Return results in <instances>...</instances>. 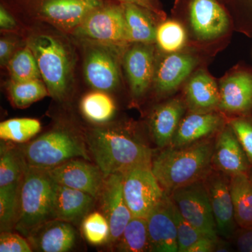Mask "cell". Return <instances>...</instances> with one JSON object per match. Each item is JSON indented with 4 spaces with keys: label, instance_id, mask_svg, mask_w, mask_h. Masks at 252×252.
Returning a JSON list of instances; mask_svg holds the SVG:
<instances>
[{
    "label": "cell",
    "instance_id": "34",
    "mask_svg": "<svg viewBox=\"0 0 252 252\" xmlns=\"http://www.w3.org/2000/svg\"><path fill=\"white\" fill-rule=\"evenodd\" d=\"M187 33L180 22L169 20L157 28L156 42L164 52L173 54L180 51L185 45Z\"/></svg>",
    "mask_w": 252,
    "mask_h": 252
},
{
    "label": "cell",
    "instance_id": "1",
    "mask_svg": "<svg viewBox=\"0 0 252 252\" xmlns=\"http://www.w3.org/2000/svg\"><path fill=\"white\" fill-rule=\"evenodd\" d=\"M85 140L89 153L104 177L124 173L139 165H152L153 151L121 127H93L86 132Z\"/></svg>",
    "mask_w": 252,
    "mask_h": 252
},
{
    "label": "cell",
    "instance_id": "33",
    "mask_svg": "<svg viewBox=\"0 0 252 252\" xmlns=\"http://www.w3.org/2000/svg\"><path fill=\"white\" fill-rule=\"evenodd\" d=\"M7 65L11 81H27L41 78L35 57L28 46L15 53Z\"/></svg>",
    "mask_w": 252,
    "mask_h": 252
},
{
    "label": "cell",
    "instance_id": "44",
    "mask_svg": "<svg viewBox=\"0 0 252 252\" xmlns=\"http://www.w3.org/2000/svg\"><path fill=\"white\" fill-rule=\"evenodd\" d=\"M250 178H251L252 182V177H250Z\"/></svg>",
    "mask_w": 252,
    "mask_h": 252
},
{
    "label": "cell",
    "instance_id": "28",
    "mask_svg": "<svg viewBox=\"0 0 252 252\" xmlns=\"http://www.w3.org/2000/svg\"><path fill=\"white\" fill-rule=\"evenodd\" d=\"M80 106L84 117L94 124L108 122L116 112L114 100L102 91L96 90L86 94L81 99Z\"/></svg>",
    "mask_w": 252,
    "mask_h": 252
},
{
    "label": "cell",
    "instance_id": "20",
    "mask_svg": "<svg viewBox=\"0 0 252 252\" xmlns=\"http://www.w3.org/2000/svg\"><path fill=\"white\" fill-rule=\"evenodd\" d=\"M219 108L230 113H245L252 109V73L238 71L220 83Z\"/></svg>",
    "mask_w": 252,
    "mask_h": 252
},
{
    "label": "cell",
    "instance_id": "43",
    "mask_svg": "<svg viewBox=\"0 0 252 252\" xmlns=\"http://www.w3.org/2000/svg\"><path fill=\"white\" fill-rule=\"evenodd\" d=\"M245 1L248 3L249 6H250V9L252 10V0H245Z\"/></svg>",
    "mask_w": 252,
    "mask_h": 252
},
{
    "label": "cell",
    "instance_id": "27",
    "mask_svg": "<svg viewBox=\"0 0 252 252\" xmlns=\"http://www.w3.org/2000/svg\"><path fill=\"white\" fill-rule=\"evenodd\" d=\"M115 245L119 252H150L147 219L132 217Z\"/></svg>",
    "mask_w": 252,
    "mask_h": 252
},
{
    "label": "cell",
    "instance_id": "12",
    "mask_svg": "<svg viewBox=\"0 0 252 252\" xmlns=\"http://www.w3.org/2000/svg\"><path fill=\"white\" fill-rule=\"evenodd\" d=\"M189 19L192 31L200 40L217 39L230 26L228 15L217 0H190Z\"/></svg>",
    "mask_w": 252,
    "mask_h": 252
},
{
    "label": "cell",
    "instance_id": "30",
    "mask_svg": "<svg viewBox=\"0 0 252 252\" xmlns=\"http://www.w3.org/2000/svg\"><path fill=\"white\" fill-rule=\"evenodd\" d=\"M8 92L14 107L19 109L26 108L49 95L45 83L41 79L27 81H11Z\"/></svg>",
    "mask_w": 252,
    "mask_h": 252
},
{
    "label": "cell",
    "instance_id": "5",
    "mask_svg": "<svg viewBox=\"0 0 252 252\" xmlns=\"http://www.w3.org/2000/svg\"><path fill=\"white\" fill-rule=\"evenodd\" d=\"M27 46L35 57L49 95L63 100L72 81L73 63L69 49L58 38L45 34L31 36Z\"/></svg>",
    "mask_w": 252,
    "mask_h": 252
},
{
    "label": "cell",
    "instance_id": "2",
    "mask_svg": "<svg viewBox=\"0 0 252 252\" xmlns=\"http://www.w3.org/2000/svg\"><path fill=\"white\" fill-rule=\"evenodd\" d=\"M215 145L204 139L183 147L168 146L153 157L152 171L167 195L207 177L211 172Z\"/></svg>",
    "mask_w": 252,
    "mask_h": 252
},
{
    "label": "cell",
    "instance_id": "37",
    "mask_svg": "<svg viewBox=\"0 0 252 252\" xmlns=\"http://www.w3.org/2000/svg\"><path fill=\"white\" fill-rule=\"evenodd\" d=\"M230 126L252 165V122L245 118H238L232 120Z\"/></svg>",
    "mask_w": 252,
    "mask_h": 252
},
{
    "label": "cell",
    "instance_id": "19",
    "mask_svg": "<svg viewBox=\"0 0 252 252\" xmlns=\"http://www.w3.org/2000/svg\"><path fill=\"white\" fill-rule=\"evenodd\" d=\"M197 59L190 54H169L160 61L155 70L154 83L159 94L175 91L193 72Z\"/></svg>",
    "mask_w": 252,
    "mask_h": 252
},
{
    "label": "cell",
    "instance_id": "41",
    "mask_svg": "<svg viewBox=\"0 0 252 252\" xmlns=\"http://www.w3.org/2000/svg\"><path fill=\"white\" fill-rule=\"evenodd\" d=\"M117 1H120L122 4L137 5L147 11H152L156 14H160V11L156 6L154 0H117Z\"/></svg>",
    "mask_w": 252,
    "mask_h": 252
},
{
    "label": "cell",
    "instance_id": "31",
    "mask_svg": "<svg viewBox=\"0 0 252 252\" xmlns=\"http://www.w3.org/2000/svg\"><path fill=\"white\" fill-rule=\"evenodd\" d=\"M41 123L31 118L8 119L0 124V138L6 142L25 144L41 130Z\"/></svg>",
    "mask_w": 252,
    "mask_h": 252
},
{
    "label": "cell",
    "instance_id": "40",
    "mask_svg": "<svg viewBox=\"0 0 252 252\" xmlns=\"http://www.w3.org/2000/svg\"><path fill=\"white\" fill-rule=\"evenodd\" d=\"M14 41L9 38H3L0 40V63L1 65H7L10 60L14 56Z\"/></svg>",
    "mask_w": 252,
    "mask_h": 252
},
{
    "label": "cell",
    "instance_id": "21",
    "mask_svg": "<svg viewBox=\"0 0 252 252\" xmlns=\"http://www.w3.org/2000/svg\"><path fill=\"white\" fill-rule=\"evenodd\" d=\"M185 110L186 104L180 99H170L154 109L149 126L158 147L164 149L170 145Z\"/></svg>",
    "mask_w": 252,
    "mask_h": 252
},
{
    "label": "cell",
    "instance_id": "15",
    "mask_svg": "<svg viewBox=\"0 0 252 252\" xmlns=\"http://www.w3.org/2000/svg\"><path fill=\"white\" fill-rule=\"evenodd\" d=\"M102 5L100 0H41L38 11L41 17L58 28L74 31Z\"/></svg>",
    "mask_w": 252,
    "mask_h": 252
},
{
    "label": "cell",
    "instance_id": "29",
    "mask_svg": "<svg viewBox=\"0 0 252 252\" xmlns=\"http://www.w3.org/2000/svg\"><path fill=\"white\" fill-rule=\"evenodd\" d=\"M5 142L0 148V187L21 182L26 168L18 147Z\"/></svg>",
    "mask_w": 252,
    "mask_h": 252
},
{
    "label": "cell",
    "instance_id": "4",
    "mask_svg": "<svg viewBox=\"0 0 252 252\" xmlns=\"http://www.w3.org/2000/svg\"><path fill=\"white\" fill-rule=\"evenodd\" d=\"M18 147L26 166L49 170L73 158L91 160L85 137L66 127H56Z\"/></svg>",
    "mask_w": 252,
    "mask_h": 252
},
{
    "label": "cell",
    "instance_id": "42",
    "mask_svg": "<svg viewBox=\"0 0 252 252\" xmlns=\"http://www.w3.org/2000/svg\"><path fill=\"white\" fill-rule=\"evenodd\" d=\"M16 21L11 15L3 6L0 8V26L1 29H13L16 26Z\"/></svg>",
    "mask_w": 252,
    "mask_h": 252
},
{
    "label": "cell",
    "instance_id": "6",
    "mask_svg": "<svg viewBox=\"0 0 252 252\" xmlns=\"http://www.w3.org/2000/svg\"><path fill=\"white\" fill-rule=\"evenodd\" d=\"M123 174L124 195L132 217L147 219L165 194L152 165L132 167Z\"/></svg>",
    "mask_w": 252,
    "mask_h": 252
},
{
    "label": "cell",
    "instance_id": "10",
    "mask_svg": "<svg viewBox=\"0 0 252 252\" xmlns=\"http://www.w3.org/2000/svg\"><path fill=\"white\" fill-rule=\"evenodd\" d=\"M97 199L101 212L110 226L109 243L116 244L132 217L124 195V174L119 172L105 177Z\"/></svg>",
    "mask_w": 252,
    "mask_h": 252
},
{
    "label": "cell",
    "instance_id": "11",
    "mask_svg": "<svg viewBox=\"0 0 252 252\" xmlns=\"http://www.w3.org/2000/svg\"><path fill=\"white\" fill-rule=\"evenodd\" d=\"M48 170L56 183L86 192L96 200L105 178L96 164L81 158L71 159Z\"/></svg>",
    "mask_w": 252,
    "mask_h": 252
},
{
    "label": "cell",
    "instance_id": "39",
    "mask_svg": "<svg viewBox=\"0 0 252 252\" xmlns=\"http://www.w3.org/2000/svg\"><path fill=\"white\" fill-rule=\"evenodd\" d=\"M238 251L252 252V228H242L236 230L233 238Z\"/></svg>",
    "mask_w": 252,
    "mask_h": 252
},
{
    "label": "cell",
    "instance_id": "8",
    "mask_svg": "<svg viewBox=\"0 0 252 252\" xmlns=\"http://www.w3.org/2000/svg\"><path fill=\"white\" fill-rule=\"evenodd\" d=\"M74 34L90 41L112 45L127 42L122 5H102L94 10L74 30Z\"/></svg>",
    "mask_w": 252,
    "mask_h": 252
},
{
    "label": "cell",
    "instance_id": "38",
    "mask_svg": "<svg viewBox=\"0 0 252 252\" xmlns=\"http://www.w3.org/2000/svg\"><path fill=\"white\" fill-rule=\"evenodd\" d=\"M32 249L27 238L13 231H2L0 235V252H31Z\"/></svg>",
    "mask_w": 252,
    "mask_h": 252
},
{
    "label": "cell",
    "instance_id": "14",
    "mask_svg": "<svg viewBox=\"0 0 252 252\" xmlns=\"http://www.w3.org/2000/svg\"><path fill=\"white\" fill-rule=\"evenodd\" d=\"M173 202L165 193L147 217L150 252H178Z\"/></svg>",
    "mask_w": 252,
    "mask_h": 252
},
{
    "label": "cell",
    "instance_id": "32",
    "mask_svg": "<svg viewBox=\"0 0 252 252\" xmlns=\"http://www.w3.org/2000/svg\"><path fill=\"white\" fill-rule=\"evenodd\" d=\"M21 183V181L18 183L0 187L1 232L13 231L14 230L18 217Z\"/></svg>",
    "mask_w": 252,
    "mask_h": 252
},
{
    "label": "cell",
    "instance_id": "3",
    "mask_svg": "<svg viewBox=\"0 0 252 252\" xmlns=\"http://www.w3.org/2000/svg\"><path fill=\"white\" fill-rule=\"evenodd\" d=\"M55 182L49 170L26 166L19 190L14 230L25 238L43 223L55 219Z\"/></svg>",
    "mask_w": 252,
    "mask_h": 252
},
{
    "label": "cell",
    "instance_id": "22",
    "mask_svg": "<svg viewBox=\"0 0 252 252\" xmlns=\"http://www.w3.org/2000/svg\"><path fill=\"white\" fill-rule=\"evenodd\" d=\"M95 200L86 192L56 183L55 219L77 224L90 213Z\"/></svg>",
    "mask_w": 252,
    "mask_h": 252
},
{
    "label": "cell",
    "instance_id": "36",
    "mask_svg": "<svg viewBox=\"0 0 252 252\" xmlns=\"http://www.w3.org/2000/svg\"><path fill=\"white\" fill-rule=\"evenodd\" d=\"M173 204L174 217L177 226L178 252H188L189 249L195 243L202 239L210 236L205 235L187 222L181 215L175 203Z\"/></svg>",
    "mask_w": 252,
    "mask_h": 252
},
{
    "label": "cell",
    "instance_id": "13",
    "mask_svg": "<svg viewBox=\"0 0 252 252\" xmlns=\"http://www.w3.org/2000/svg\"><path fill=\"white\" fill-rule=\"evenodd\" d=\"M206 187L217 233L225 239L233 238L237 223L230 194L229 182L220 173L210 172L203 180Z\"/></svg>",
    "mask_w": 252,
    "mask_h": 252
},
{
    "label": "cell",
    "instance_id": "24",
    "mask_svg": "<svg viewBox=\"0 0 252 252\" xmlns=\"http://www.w3.org/2000/svg\"><path fill=\"white\" fill-rule=\"evenodd\" d=\"M185 94L187 106L192 112H212L220 106V88L204 71H198L190 78Z\"/></svg>",
    "mask_w": 252,
    "mask_h": 252
},
{
    "label": "cell",
    "instance_id": "26",
    "mask_svg": "<svg viewBox=\"0 0 252 252\" xmlns=\"http://www.w3.org/2000/svg\"><path fill=\"white\" fill-rule=\"evenodd\" d=\"M230 194L235 218L240 228H252V182L248 174L230 177Z\"/></svg>",
    "mask_w": 252,
    "mask_h": 252
},
{
    "label": "cell",
    "instance_id": "35",
    "mask_svg": "<svg viewBox=\"0 0 252 252\" xmlns=\"http://www.w3.org/2000/svg\"><path fill=\"white\" fill-rule=\"evenodd\" d=\"M81 230L86 241L91 245L109 243L110 226L107 218L101 212L88 214L81 221Z\"/></svg>",
    "mask_w": 252,
    "mask_h": 252
},
{
    "label": "cell",
    "instance_id": "7",
    "mask_svg": "<svg viewBox=\"0 0 252 252\" xmlns=\"http://www.w3.org/2000/svg\"><path fill=\"white\" fill-rule=\"evenodd\" d=\"M169 195L187 222L205 235L219 239L211 204L203 180L177 189Z\"/></svg>",
    "mask_w": 252,
    "mask_h": 252
},
{
    "label": "cell",
    "instance_id": "25",
    "mask_svg": "<svg viewBox=\"0 0 252 252\" xmlns=\"http://www.w3.org/2000/svg\"><path fill=\"white\" fill-rule=\"evenodd\" d=\"M125 16L127 42L151 44L156 41L157 28L147 10L132 4H122Z\"/></svg>",
    "mask_w": 252,
    "mask_h": 252
},
{
    "label": "cell",
    "instance_id": "17",
    "mask_svg": "<svg viewBox=\"0 0 252 252\" xmlns=\"http://www.w3.org/2000/svg\"><path fill=\"white\" fill-rule=\"evenodd\" d=\"M72 223L59 220H49L28 235L27 240L33 251L66 252L70 251L77 235Z\"/></svg>",
    "mask_w": 252,
    "mask_h": 252
},
{
    "label": "cell",
    "instance_id": "18",
    "mask_svg": "<svg viewBox=\"0 0 252 252\" xmlns=\"http://www.w3.org/2000/svg\"><path fill=\"white\" fill-rule=\"evenodd\" d=\"M212 162L225 175L248 173L250 162L230 125L217 137Z\"/></svg>",
    "mask_w": 252,
    "mask_h": 252
},
{
    "label": "cell",
    "instance_id": "9",
    "mask_svg": "<svg viewBox=\"0 0 252 252\" xmlns=\"http://www.w3.org/2000/svg\"><path fill=\"white\" fill-rule=\"evenodd\" d=\"M86 46L84 70L88 84L104 92L117 89L120 82L117 46L93 41Z\"/></svg>",
    "mask_w": 252,
    "mask_h": 252
},
{
    "label": "cell",
    "instance_id": "16",
    "mask_svg": "<svg viewBox=\"0 0 252 252\" xmlns=\"http://www.w3.org/2000/svg\"><path fill=\"white\" fill-rule=\"evenodd\" d=\"M124 64L131 94L135 98L143 97L154 83L153 48L150 44H135L126 51Z\"/></svg>",
    "mask_w": 252,
    "mask_h": 252
},
{
    "label": "cell",
    "instance_id": "23",
    "mask_svg": "<svg viewBox=\"0 0 252 252\" xmlns=\"http://www.w3.org/2000/svg\"><path fill=\"white\" fill-rule=\"evenodd\" d=\"M222 125L223 119L216 113L192 112L181 121L170 146L183 147L207 139Z\"/></svg>",
    "mask_w": 252,
    "mask_h": 252
}]
</instances>
